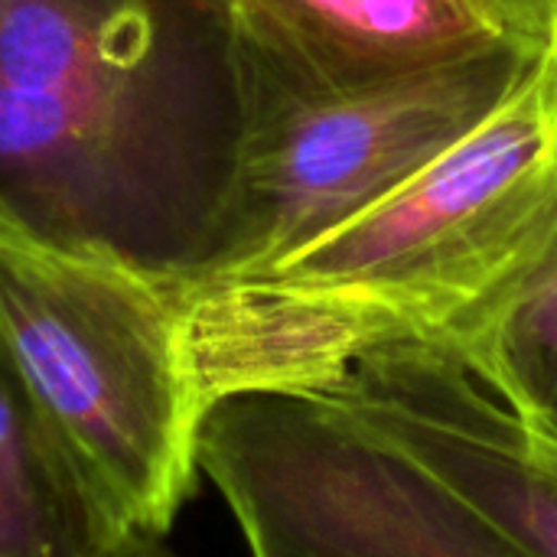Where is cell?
Wrapping results in <instances>:
<instances>
[{"label":"cell","mask_w":557,"mask_h":557,"mask_svg":"<svg viewBox=\"0 0 557 557\" xmlns=\"http://www.w3.org/2000/svg\"><path fill=\"white\" fill-rule=\"evenodd\" d=\"M0 339L104 519L137 545L166 535L199 470L166 274L0 209Z\"/></svg>","instance_id":"obj_3"},{"label":"cell","mask_w":557,"mask_h":557,"mask_svg":"<svg viewBox=\"0 0 557 557\" xmlns=\"http://www.w3.org/2000/svg\"><path fill=\"white\" fill-rule=\"evenodd\" d=\"M552 46H555V52H557V20H555V26H552V39H548Z\"/></svg>","instance_id":"obj_11"},{"label":"cell","mask_w":557,"mask_h":557,"mask_svg":"<svg viewBox=\"0 0 557 557\" xmlns=\"http://www.w3.org/2000/svg\"><path fill=\"white\" fill-rule=\"evenodd\" d=\"M516 36L532 46H548L557 20V0H483Z\"/></svg>","instance_id":"obj_10"},{"label":"cell","mask_w":557,"mask_h":557,"mask_svg":"<svg viewBox=\"0 0 557 557\" xmlns=\"http://www.w3.org/2000/svg\"><path fill=\"white\" fill-rule=\"evenodd\" d=\"M219 7L228 42L313 88L385 85L525 42L483 0H219Z\"/></svg>","instance_id":"obj_7"},{"label":"cell","mask_w":557,"mask_h":557,"mask_svg":"<svg viewBox=\"0 0 557 557\" xmlns=\"http://www.w3.org/2000/svg\"><path fill=\"white\" fill-rule=\"evenodd\" d=\"M542 49L512 42L385 85L313 88L225 39L228 163L189 268L170 277L255 274L349 222L483 124Z\"/></svg>","instance_id":"obj_4"},{"label":"cell","mask_w":557,"mask_h":557,"mask_svg":"<svg viewBox=\"0 0 557 557\" xmlns=\"http://www.w3.org/2000/svg\"><path fill=\"white\" fill-rule=\"evenodd\" d=\"M147 545L95 506L0 339V557H131Z\"/></svg>","instance_id":"obj_8"},{"label":"cell","mask_w":557,"mask_h":557,"mask_svg":"<svg viewBox=\"0 0 557 557\" xmlns=\"http://www.w3.org/2000/svg\"><path fill=\"white\" fill-rule=\"evenodd\" d=\"M447 356L557 447V261Z\"/></svg>","instance_id":"obj_9"},{"label":"cell","mask_w":557,"mask_h":557,"mask_svg":"<svg viewBox=\"0 0 557 557\" xmlns=\"http://www.w3.org/2000/svg\"><path fill=\"white\" fill-rule=\"evenodd\" d=\"M557 261V52L388 196L238 277H170L202 411L242 392H317L395 346L454 349Z\"/></svg>","instance_id":"obj_1"},{"label":"cell","mask_w":557,"mask_h":557,"mask_svg":"<svg viewBox=\"0 0 557 557\" xmlns=\"http://www.w3.org/2000/svg\"><path fill=\"white\" fill-rule=\"evenodd\" d=\"M310 395L398 444L529 557H557V447L454 356L431 346L382 349Z\"/></svg>","instance_id":"obj_6"},{"label":"cell","mask_w":557,"mask_h":557,"mask_svg":"<svg viewBox=\"0 0 557 557\" xmlns=\"http://www.w3.org/2000/svg\"><path fill=\"white\" fill-rule=\"evenodd\" d=\"M196 147L176 0H0V209L180 274L215 202Z\"/></svg>","instance_id":"obj_2"},{"label":"cell","mask_w":557,"mask_h":557,"mask_svg":"<svg viewBox=\"0 0 557 557\" xmlns=\"http://www.w3.org/2000/svg\"><path fill=\"white\" fill-rule=\"evenodd\" d=\"M196 467L251 557H529L483 512L310 392H242L196 428Z\"/></svg>","instance_id":"obj_5"}]
</instances>
